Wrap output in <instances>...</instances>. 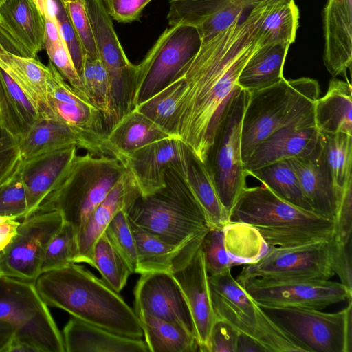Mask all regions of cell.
Wrapping results in <instances>:
<instances>
[{"mask_svg": "<svg viewBox=\"0 0 352 352\" xmlns=\"http://www.w3.org/2000/svg\"><path fill=\"white\" fill-rule=\"evenodd\" d=\"M283 0L254 8L211 40L171 81L177 96L173 135L205 163L219 126L234 94L238 77L252 54L263 45L262 23Z\"/></svg>", "mask_w": 352, "mask_h": 352, "instance_id": "1", "label": "cell"}, {"mask_svg": "<svg viewBox=\"0 0 352 352\" xmlns=\"http://www.w3.org/2000/svg\"><path fill=\"white\" fill-rule=\"evenodd\" d=\"M34 284L47 306L123 336H143L135 311L103 280L82 266L72 263L42 272Z\"/></svg>", "mask_w": 352, "mask_h": 352, "instance_id": "2", "label": "cell"}, {"mask_svg": "<svg viewBox=\"0 0 352 352\" xmlns=\"http://www.w3.org/2000/svg\"><path fill=\"white\" fill-rule=\"evenodd\" d=\"M229 222L250 225L269 246L283 248L328 241L334 225L331 219L284 201L264 184L243 189Z\"/></svg>", "mask_w": 352, "mask_h": 352, "instance_id": "3", "label": "cell"}, {"mask_svg": "<svg viewBox=\"0 0 352 352\" xmlns=\"http://www.w3.org/2000/svg\"><path fill=\"white\" fill-rule=\"evenodd\" d=\"M318 82L302 77L286 80L250 92L241 126V151L244 164L254 148L275 131L314 118Z\"/></svg>", "mask_w": 352, "mask_h": 352, "instance_id": "4", "label": "cell"}, {"mask_svg": "<svg viewBox=\"0 0 352 352\" xmlns=\"http://www.w3.org/2000/svg\"><path fill=\"white\" fill-rule=\"evenodd\" d=\"M129 221L163 241L180 244L210 228L206 214L182 175L165 172V185L140 196L126 210Z\"/></svg>", "mask_w": 352, "mask_h": 352, "instance_id": "5", "label": "cell"}, {"mask_svg": "<svg viewBox=\"0 0 352 352\" xmlns=\"http://www.w3.org/2000/svg\"><path fill=\"white\" fill-rule=\"evenodd\" d=\"M126 168L114 157L77 155L58 187L37 210H58L77 234Z\"/></svg>", "mask_w": 352, "mask_h": 352, "instance_id": "6", "label": "cell"}, {"mask_svg": "<svg viewBox=\"0 0 352 352\" xmlns=\"http://www.w3.org/2000/svg\"><path fill=\"white\" fill-rule=\"evenodd\" d=\"M0 320L14 327L12 342L33 352H65L62 334L32 282L0 276Z\"/></svg>", "mask_w": 352, "mask_h": 352, "instance_id": "7", "label": "cell"}, {"mask_svg": "<svg viewBox=\"0 0 352 352\" xmlns=\"http://www.w3.org/2000/svg\"><path fill=\"white\" fill-rule=\"evenodd\" d=\"M208 283L217 318L255 340L267 352L304 351L249 296L233 277L231 269L208 275Z\"/></svg>", "mask_w": 352, "mask_h": 352, "instance_id": "8", "label": "cell"}, {"mask_svg": "<svg viewBox=\"0 0 352 352\" xmlns=\"http://www.w3.org/2000/svg\"><path fill=\"white\" fill-rule=\"evenodd\" d=\"M342 310L327 313L300 307L260 306L267 316L307 352L352 351V298Z\"/></svg>", "mask_w": 352, "mask_h": 352, "instance_id": "9", "label": "cell"}, {"mask_svg": "<svg viewBox=\"0 0 352 352\" xmlns=\"http://www.w3.org/2000/svg\"><path fill=\"white\" fill-rule=\"evenodd\" d=\"M249 97L250 92L241 88L234 94L205 162L228 217L241 192L246 187L241 139L242 119Z\"/></svg>", "mask_w": 352, "mask_h": 352, "instance_id": "10", "label": "cell"}, {"mask_svg": "<svg viewBox=\"0 0 352 352\" xmlns=\"http://www.w3.org/2000/svg\"><path fill=\"white\" fill-rule=\"evenodd\" d=\"M201 45L200 35L194 27L177 24L165 29L142 61L136 65L132 108L170 83Z\"/></svg>", "mask_w": 352, "mask_h": 352, "instance_id": "11", "label": "cell"}, {"mask_svg": "<svg viewBox=\"0 0 352 352\" xmlns=\"http://www.w3.org/2000/svg\"><path fill=\"white\" fill-rule=\"evenodd\" d=\"M260 306L323 309L352 298L341 283L316 278H250L239 283Z\"/></svg>", "mask_w": 352, "mask_h": 352, "instance_id": "12", "label": "cell"}, {"mask_svg": "<svg viewBox=\"0 0 352 352\" xmlns=\"http://www.w3.org/2000/svg\"><path fill=\"white\" fill-rule=\"evenodd\" d=\"M64 220L57 210H37L23 219L9 244L0 252V272L34 283L40 274L46 248Z\"/></svg>", "mask_w": 352, "mask_h": 352, "instance_id": "13", "label": "cell"}, {"mask_svg": "<svg viewBox=\"0 0 352 352\" xmlns=\"http://www.w3.org/2000/svg\"><path fill=\"white\" fill-rule=\"evenodd\" d=\"M331 239L294 247L270 246L258 261L245 265L236 280L238 283L250 278L329 280L334 275L330 263Z\"/></svg>", "mask_w": 352, "mask_h": 352, "instance_id": "14", "label": "cell"}, {"mask_svg": "<svg viewBox=\"0 0 352 352\" xmlns=\"http://www.w3.org/2000/svg\"><path fill=\"white\" fill-rule=\"evenodd\" d=\"M47 104L43 112L84 137L107 146L122 157L109 142L100 112L80 96L56 67L48 64Z\"/></svg>", "mask_w": 352, "mask_h": 352, "instance_id": "15", "label": "cell"}, {"mask_svg": "<svg viewBox=\"0 0 352 352\" xmlns=\"http://www.w3.org/2000/svg\"><path fill=\"white\" fill-rule=\"evenodd\" d=\"M274 0H170L169 26L182 24L195 28L201 43L213 38L254 8Z\"/></svg>", "mask_w": 352, "mask_h": 352, "instance_id": "16", "label": "cell"}, {"mask_svg": "<svg viewBox=\"0 0 352 352\" xmlns=\"http://www.w3.org/2000/svg\"><path fill=\"white\" fill-rule=\"evenodd\" d=\"M174 136L162 139L128 154L124 165L133 176L142 197L149 195L165 185V172L173 169L184 176L190 153Z\"/></svg>", "mask_w": 352, "mask_h": 352, "instance_id": "17", "label": "cell"}, {"mask_svg": "<svg viewBox=\"0 0 352 352\" xmlns=\"http://www.w3.org/2000/svg\"><path fill=\"white\" fill-rule=\"evenodd\" d=\"M140 275L134 292L135 314L144 312L175 323L195 336L187 302L173 275L166 272Z\"/></svg>", "mask_w": 352, "mask_h": 352, "instance_id": "18", "label": "cell"}, {"mask_svg": "<svg viewBox=\"0 0 352 352\" xmlns=\"http://www.w3.org/2000/svg\"><path fill=\"white\" fill-rule=\"evenodd\" d=\"M18 142L22 162L45 153L76 146L94 155L116 157L122 162L120 155L110 147L84 137L48 117L43 111L32 128L18 139Z\"/></svg>", "mask_w": 352, "mask_h": 352, "instance_id": "19", "label": "cell"}, {"mask_svg": "<svg viewBox=\"0 0 352 352\" xmlns=\"http://www.w3.org/2000/svg\"><path fill=\"white\" fill-rule=\"evenodd\" d=\"M77 150L76 146L68 147L22 162L19 171L27 198L23 219L35 213L58 187L76 158Z\"/></svg>", "mask_w": 352, "mask_h": 352, "instance_id": "20", "label": "cell"}, {"mask_svg": "<svg viewBox=\"0 0 352 352\" xmlns=\"http://www.w3.org/2000/svg\"><path fill=\"white\" fill-rule=\"evenodd\" d=\"M320 133L315 118L288 125L275 131L260 143L243 164L245 171L309 155L318 146Z\"/></svg>", "mask_w": 352, "mask_h": 352, "instance_id": "21", "label": "cell"}, {"mask_svg": "<svg viewBox=\"0 0 352 352\" xmlns=\"http://www.w3.org/2000/svg\"><path fill=\"white\" fill-rule=\"evenodd\" d=\"M187 302L199 351L206 352L211 328L217 319L201 247L189 263L173 274Z\"/></svg>", "mask_w": 352, "mask_h": 352, "instance_id": "22", "label": "cell"}, {"mask_svg": "<svg viewBox=\"0 0 352 352\" xmlns=\"http://www.w3.org/2000/svg\"><path fill=\"white\" fill-rule=\"evenodd\" d=\"M0 67L43 111L50 69L32 56L0 23Z\"/></svg>", "mask_w": 352, "mask_h": 352, "instance_id": "23", "label": "cell"}, {"mask_svg": "<svg viewBox=\"0 0 352 352\" xmlns=\"http://www.w3.org/2000/svg\"><path fill=\"white\" fill-rule=\"evenodd\" d=\"M138 253L137 273L174 274L184 268L201 247L202 234L180 244L166 242L158 236L131 223Z\"/></svg>", "mask_w": 352, "mask_h": 352, "instance_id": "24", "label": "cell"}, {"mask_svg": "<svg viewBox=\"0 0 352 352\" xmlns=\"http://www.w3.org/2000/svg\"><path fill=\"white\" fill-rule=\"evenodd\" d=\"M140 196V190L126 169L77 234L78 254L75 263H86L93 265V249L96 241L114 216L119 211L126 210Z\"/></svg>", "mask_w": 352, "mask_h": 352, "instance_id": "25", "label": "cell"}, {"mask_svg": "<svg viewBox=\"0 0 352 352\" xmlns=\"http://www.w3.org/2000/svg\"><path fill=\"white\" fill-rule=\"evenodd\" d=\"M313 212L333 221L338 196L323 151L321 137L308 155L288 159Z\"/></svg>", "mask_w": 352, "mask_h": 352, "instance_id": "26", "label": "cell"}, {"mask_svg": "<svg viewBox=\"0 0 352 352\" xmlns=\"http://www.w3.org/2000/svg\"><path fill=\"white\" fill-rule=\"evenodd\" d=\"M323 61L331 76H345L352 62V0H327L322 12Z\"/></svg>", "mask_w": 352, "mask_h": 352, "instance_id": "27", "label": "cell"}, {"mask_svg": "<svg viewBox=\"0 0 352 352\" xmlns=\"http://www.w3.org/2000/svg\"><path fill=\"white\" fill-rule=\"evenodd\" d=\"M99 58L109 81L122 84L133 74L135 65L127 58L102 0H85Z\"/></svg>", "mask_w": 352, "mask_h": 352, "instance_id": "28", "label": "cell"}, {"mask_svg": "<svg viewBox=\"0 0 352 352\" xmlns=\"http://www.w3.org/2000/svg\"><path fill=\"white\" fill-rule=\"evenodd\" d=\"M66 352H149L140 338L123 336L72 317L63 329Z\"/></svg>", "mask_w": 352, "mask_h": 352, "instance_id": "29", "label": "cell"}, {"mask_svg": "<svg viewBox=\"0 0 352 352\" xmlns=\"http://www.w3.org/2000/svg\"><path fill=\"white\" fill-rule=\"evenodd\" d=\"M0 23L32 56L44 47L45 20L36 0L1 1Z\"/></svg>", "mask_w": 352, "mask_h": 352, "instance_id": "30", "label": "cell"}, {"mask_svg": "<svg viewBox=\"0 0 352 352\" xmlns=\"http://www.w3.org/2000/svg\"><path fill=\"white\" fill-rule=\"evenodd\" d=\"M352 87L346 81L333 77L326 94L314 103V118L319 131L352 135Z\"/></svg>", "mask_w": 352, "mask_h": 352, "instance_id": "31", "label": "cell"}, {"mask_svg": "<svg viewBox=\"0 0 352 352\" xmlns=\"http://www.w3.org/2000/svg\"><path fill=\"white\" fill-rule=\"evenodd\" d=\"M41 112L0 67V126L18 140L32 128Z\"/></svg>", "mask_w": 352, "mask_h": 352, "instance_id": "32", "label": "cell"}, {"mask_svg": "<svg viewBox=\"0 0 352 352\" xmlns=\"http://www.w3.org/2000/svg\"><path fill=\"white\" fill-rule=\"evenodd\" d=\"M289 45L270 43L260 46L250 57L237 85L249 92L270 87L284 77L283 70Z\"/></svg>", "mask_w": 352, "mask_h": 352, "instance_id": "33", "label": "cell"}, {"mask_svg": "<svg viewBox=\"0 0 352 352\" xmlns=\"http://www.w3.org/2000/svg\"><path fill=\"white\" fill-rule=\"evenodd\" d=\"M170 134L133 109L107 133L110 144L124 157L152 142L172 137Z\"/></svg>", "mask_w": 352, "mask_h": 352, "instance_id": "34", "label": "cell"}, {"mask_svg": "<svg viewBox=\"0 0 352 352\" xmlns=\"http://www.w3.org/2000/svg\"><path fill=\"white\" fill-rule=\"evenodd\" d=\"M136 315L150 351H199L195 336L180 325L144 312Z\"/></svg>", "mask_w": 352, "mask_h": 352, "instance_id": "35", "label": "cell"}, {"mask_svg": "<svg viewBox=\"0 0 352 352\" xmlns=\"http://www.w3.org/2000/svg\"><path fill=\"white\" fill-rule=\"evenodd\" d=\"M202 208L210 227H223L229 222L205 163L190 151L183 176Z\"/></svg>", "mask_w": 352, "mask_h": 352, "instance_id": "36", "label": "cell"}, {"mask_svg": "<svg viewBox=\"0 0 352 352\" xmlns=\"http://www.w3.org/2000/svg\"><path fill=\"white\" fill-rule=\"evenodd\" d=\"M245 173L247 176L256 178L284 201L300 208L313 211L289 160L278 161Z\"/></svg>", "mask_w": 352, "mask_h": 352, "instance_id": "37", "label": "cell"}, {"mask_svg": "<svg viewBox=\"0 0 352 352\" xmlns=\"http://www.w3.org/2000/svg\"><path fill=\"white\" fill-rule=\"evenodd\" d=\"M79 76L91 102L100 112L107 133L118 120L116 117L106 69L100 58L84 57Z\"/></svg>", "mask_w": 352, "mask_h": 352, "instance_id": "38", "label": "cell"}, {"mask_svg": "<svg viewBox=\"0 0 352 352\" xmlns=\"http://www.w3.org/2000/svg\"><path fill=\"white\" fill-rule=\"evenodd\" d=\"M223 230L225 248L234 266L254 263L269 249L259 232L250 225L228 222Z\"/></svg>", "mask_w": 352, "mask_h": 352, "instance_id": "39", "label": "cell"}, {"mask_svg": "<svg viewBox=\"0 0 352 352\" xmlns=\"http://www.w3.org/2000/svg\"><path fill=\"white\" fill-rule=\"evenodd\" d=\"M325 158L338 197L352 181V135L320 132Z\"/></svg>", "mask_w": 352, "mask_h": 352, "instance_id": "40", "label": "cell"}, {"mask_svg": "<svg viewBox=\"0 0 352 352\" xmlns=\"http://www.w3.org/2000/svg\"><path fill=\"white\" fill-rule=\"evenodd\" d=\"M102 280L119 293L126 285L131 274L127 265L114 249L104 232L96 241L93 249V265Z\"/></svg>", "mask_w": 352, "mask_h": 352, "instance_id": "41", "label": "cell"}, {"mask_svg": "<svg viewBox=\"0 0 352 352\" xmlns=\"http://www.w3.org/2000/svg\"><path fill=\"white\" fill-rule=\"evenodd\" d=\"M298 19L299 10L294 0L275 7L262 23L264 45L292 44L296 39Z\"/></svg>", "mask_w": 352, "mask_h": 352, "instance_id": "42", "label": "cell"}, {"mask_svg": "<svg viewBox=\"0 0 352 352\" xmlns=\"http://www.w3.org/2000/svg\"><path fill=\"white\" fill-rule=\"evenodd\" d=\"M77 254V233L72 225L64 221L46 248L40 272L61 268L74 263Z\"/></svg>", "mask_w": 352, "mask_h": 352, "instance_id": "43", "label": "cell"}, {"mask_svg": "<svg viewBox=\"0 0 352 352\" xmlns=\"http://www.w3.org/2000/svg\"><path fill=\"white\" fill-rule=\"evenodd\" d=\"M177 96L176 87L170 82L133 109L173 135Z\"/></svg>", "mask_w": 352, "mask_h": 352, "instance_id": "44", "label": "cell"}, {"mask_svg": "<svg viewBox=\"0 0 352 352\" xmlns=\"http://www.w3.org/2000/svg\"><path fill=\"white\" fill-rule=\"evenodd\" d=\"M104 232L131 274L137 273L136 243L126 210L119 211L114 216Z\"/></svg>", "mask_w": 352, "mask_h": 352, "instance_id": "45", "label": "cell"}, {"mask_svg": "<svg viewBox=\"0 0 352 352\" xmlns=\"http://www.w3.org/2000/svg\"><path fill=\"white\" fill-rule=\"evenodd\" d=\"M36 1L41 11L46 12L54 19L79 74L83 63V52L62 1L36 0Z\"/></svg>", "mask_w": 352, "mask_h": 352, "instance_id": "46", "label": "cell"}, {"mask_svg": "<svg viewBox=\"0 0 352 352\" xmlns=\"http://www.w3.org/2000/svg\"><path fill=\"white\" fill-rule=\"evenodd\" d=\"M44 47L48 55L50 63L56 67L80 96L90 101L62 36L54 39L45 38Z\"/></svg>", "mask_w": 352, "mask_h": 352, "instance_id": "47", "label": "cell"}, {"mask_svg": "<svg viewBox=\"0 0 352 352\" xmlns=\"http://www.w3.org/2000/svg\"><path fill=\"white\" fill-rule=\"evenodd\" d=\"M201 249L209 276L221 274L234 266L225 248L223 227H210L204 237Z\"/></svg>", "mask_w": 352, "mask_h": 352, "instance_id": "48", "label": "cell"}, {"mask_svg": "<svg viewBox=\"0 0 352 352\" xmlns=\"http://www.w3.org/2000/svg\"><path fill=\"white\" fill-rule=\"evenodd\" d=\"M80 43L84 57L99 58L85 0H61Z\"/></svg>", "mask_w": 352, "mask_h": 352, "instance_id": "49", "label": "cell"}, {"mask_svg": "<svg viewBox=\"0 0 352 352\" xmlns=\"http://www.w3.org/2000/svg\"><path fill=\"white\" fill-rule=\"evenodd\" d=\"M26 211L25 190L18 171L10 180L0 186V216L23 219Z\"/></svg>", "mask_w": 352, "mask_h": 352, "instance_id": "50", "label": "cell"}, {"mask_svg": "<svg viewBox=\"0 0 352 352\" xmlns=\"http://www.w3.org/2000/svg\"><path fill=\"white\" fill-rule=\"evenodd\" d=\"M21 164L18 140L0 126V186L19 171Z\"/></svg>", "mask_w": 352, "mask_h": 352, "instance_id": "51", "label": "cell"}, {"mask_svg": "<svg viewBox=\"0 0 352 352\" xmlns=\"http://www.w3.org/2000/svg\"><path fill=\"white\" fill-rule=\"evenodd\" d=\"M333 224L336 241L345 244L352 239V181L338 197Z\"/></svg>", "mask_w": 352, "mask_h": 352, "instance_id": "52", "label": "cell"}, {"mask_svg": "<svg viewBox=\"0 0 352 352\" xmlns=\"http://www.w3.org/2000/svg\"><path fill=\"white\" fill-rule=\"evenodd\" d=\"M352 239L343 244L331 240L330 263L331 267L341 280V283L352 292Z\"/></svg>", "mask_w": 352, "mask_h": 352, "instance_id": "53", "label": "cell"}, {"mask_svg": "<svg viewBox=\"0 0 352 352\" xmlns=\"http://www.w3.org/2000/svg\"><path fill=\"white\" fill-rule=\"evenodd\" d=\"M239 333L227 322L217 318L209 334L206 352H236Z\"/></svg>", "mask_w": 352, "mask_h": 352, "instance_id": "54", "label": "cell"}, {"mask_svg": "<svg viewBox=\"0 0 352 352\" xmlns=\"http://www.w3.org/2000/svg\"><path fill=\"white\" fill-rule=\"evenodd\" d=\"M152 0H102L107 13L119 23L140 20L143 9Z\"/></svg>", "mask_w": 352, "mask_h": 352, "instance_id": "55", "label": "cell"}, {"mask_svg": "<svg viewBox=\"0 0 352 352\" xmlns=\"http://www.w3.org/2000/svg\"><path fill=\"white\" fill-rule=\"evenodd\" d=\"M17 219L0 216V252L9 244L19 225Z\"/></svg>", "mask_w": 352, "mask_h": 352, "instance_id": "56", "label": "cell"}, {"mask_svg": "<svg viewBox=\"0 0 352 352\" xmlns=\"http://www.w3.org/2000/svg\"><path fill=\"white\" fill-rule=\"evenodd\" d=\"M236 352H267L255 340L245 334L239 333Z\"/></svg>", "mask_w": 352, "mask_h": 352, "instance_id": "57", "label": "cell"}, {"mask_svg": "<svg viewBox=\"0 0 352 352\" xmlns=\"http://www.w3.org/2000/svg\"><path fill=\"white\" fill-rule=\"evenodd\" d=\"M14 337V327L9 323L0 320V352H8Z\"/></svg>", "mask_w": 352, "mask_h": 352, "instance_id": "58", "label": "cell"}, {"mask_svg": "<svg viewBox=\"0 0 352 352\" xmlns=\"http://www.w3.org/2000/svg\"><path fill=\"white\" fill-rule=\"evenodd\" d=\"M0 276H2V274H1V272H0Z\"/></svg>", "mask_w": 352, "mask_h": 352, "instance_id": "59", "label": "cell"}, {"mask_svg": "<svg viewBox=\"0 0 352 352\" xmlns=\"http://www.w3.org/2000/svg\"><path fill=\"white\" fill-rule=\"evenodd\" d=\"M1 1H3V0H0V2H1Z\"/></svg>", "mask_w": 352, "mask_h": 352, "instance_id": "60", "label": "cell"}]
</instances>
